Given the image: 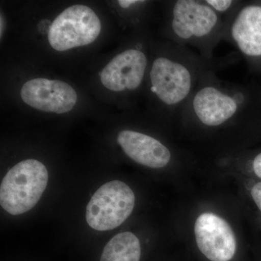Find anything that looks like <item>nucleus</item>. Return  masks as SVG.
<instances>
[{"label": "nucleus", "mask_w": 261, "mask_h": 261, "mask_svg": "<svg viewBox=\"0 0 261 261\" xmlns=\"http://www.w3.org/2000/svg\"><path fill=\"white\" fill-rule=\"evenodd\" d=\"M140 240L133 233H118L104 247L100 261H140Z\"/></svg>", "instance_id": "nucleus-12"}, {"label": "nucleus", "mask_w": 261, "mask_h": 261, "mask_svg": "<svg viewBox=\"0 0 261 261\" xmlns=\"http://www.w3.org/2000/svg\"><path fill=\"white\" fill-rule=\"evenodd\" d=\"M20 97L33 108L57 114L69 112L78 99L75 89L69 84L44 78L27 82L20 90Z\"/></svg>", "instance_id": "nucleus-10"}, {"label": "nucleus", "mask_w": 261, "mask_h": 261, "mask_svg": "<svg viewBox=\"0 0 261 261\" xmlns=\"http://www.w3.org/2000/svg\"><path fill=\"white\" fill-rule=\"evenodd\" d=\"M216 73L211 70L201 79L178 118L184 125L219 129L238 125L252 114L250 88L220 80Z\"/></svg>", "instance_id": "nucleus-2"}, {"label": "nucleus", "mask_w": 261, "mask_h": 261, "mask_svg": "<svg viewBox=\"0 0 261 261\" xmlns=\"http://www.w3.org/2000/svg\"><path fill=\"white\" fill-rule=\"evenodd\" d=\"M208 6L221 17L226 25L240 9L244 2L238 0H205Z\"/></svg>", "instance_id": "nucleus-13"}, {"label": "nucleus", "mask_w": 261, "mask_h": 261, "mask_svg": "<svg viewBox=\"0 0 261 261\" xmlns=\"http://www.w3.org/2000/svg\"><path fill=\"white\" fill-rule=\"evenodd\" d=\"M135 195L124 182L112 181L99 187L86 209V220L97 231L114 229L132 214Z\"/></svg>", "instance_id": "nucleus-5"}, {"label": "nucleus", "mask_w": 261, "mask_h": 261, "mask_svg": "<svg viewBox=\"0 0 261 261\" xmlns=\"http://www.w3.org/2000/svg\"><path fill=\"white\" fill-rule=\"evenodd\" d=\"M252 169L257 177L261 178V152L257 154L252 161Z\"/></svg>", "instance_id": "nucleus-15"}, {"label": "nucleus", "mask_w": 261, "mask_h": 261, "mask_svg": "<svg viewBox=\"0 0 261 261\" xmlns=\"http://www.w3.org/2000/svg\"><path fill=\"white\" fill-rule=\"evenodd\" d=\"M101 22L89 7L66 8L51 23L48 41L53 49L63 51L92 44L101 32Z\"/></svg>", "instance_id": "nucleus-6"}, {"label": "nucleus", "mask_w": 261, "mask_h": 261, "mask_svg": "<svg viewBox=\"0 0 261 261\" xmlns=\"http://www.w3.org/2000/svg\"><path fill=\"white\" fill-rule=\"evenodd\" d=\"M3 22H4V20H3V15H1V31H0V32H1V37H2V35H3V25H3Z\"/></svg>", "instance_id": "nucleus-17"}, {"label": "nucleus", "mask_w": 261, "mask_h": 261, "mask_svg": "<svg viewBox=\"0 0 261 261\" xmlns=\"http://www.w3.org/2000/svg\"><path fill=\"white\" fill-rule=\"evenodd\" d=\"M224 41L233 47L248 62L261 59V4L242 5L226 25Z\"/></svg>", "instance_id": "nucleus-8"}, {"label": "nucleus", "mask_w": 261, "mask_h": 261, "mask_svg": "<svg viewBox=\"0 0 261 261\" xmlns=\"http://www.w3.org/2000/svg\"><path fill=\"white\" fill-rule=\"evenodd\" d=\"M48 178L47 168L37 160H25L15 165L2 181V207L13 216L28 212L42 197Z\"/></svg>", "instance_id": "nucleus-4"}, {"label": "nucleus", "mask_w": 261, "mask_h": 261, "mask_svg": "<svg viewBox=\"0 0 261 261\" xmlns=\"http://www.w3.org/2000/svg\"><path fill=\"white\" fill-rule=\"evenodd\" d=\"M197 246L211 261H229L237 250V241L232 228L217 215L201 214L195 225Z\"/></svg>", "instance_id": "nucleus-9"}, {"label": "nucleus", "mask_w": 261, "mask_h": 261, "mask_svg": "<svg viewBox=\"0 0 261 261\" xmlns=\"http://www.w3.org/2000/svg\"><path fill=\"white\" fill-rule=\"evenodd\" d=\"M168 34L171 42L214 59L215 49L224 41L226 21L205 0H176L169 3Z\"/></svg>", "instance_id": "nucleus-3"}, {"label": "nucleus", "mask_w": 261, "mask_h": 261, "mask_svg": "<svg viewBox=\"0 0 261 261\" xmlns=\"http://www.w3.org/2000/svg\"><path fill=\"white\" fill-rule=\"evenodd\" d=\"M148 58L142 42L115 57L100 73L102 84L114 92L137 90L145 78Z\"/></svg>", "instance_id": "nucleus-7"}, {"label": "nucleus", "mask_w": 261, "mask_h": 261, "mask_svg": "<svg viewBox=\"0 0 261 261\" xmlns=\"http://www.w3.org/2000/svg\"><path fill=\"white\" fill-rule=\"evenodd\" d=\"M251 195L259 210L261 211V182L254 185L251 190Z\"/></svg>", "instance_id": "nucleus-14"}, {"label": "nucleus", "mask_w": 261, "mask_h": 261, "mask_svg": "<svg viewBox=\"0 0 261 261\" xmlns=\"http://www.w3.org/2000/svg\"><path fill=\"white\" fill-rule=\"evenodd\" d=\"M231 57L207 60L190 48L170 42L151 63L149 92L166 114L178 119L201 79L211 70L231 64L234 61Z\"/></svg>", "instance_id": "nucleus-1"}, {"label": "nucleus", "mask_w": 261, "mask_h": 261, "mask_svg": "<svg viewBox=\"0 0 261 261\" xmlns=\"http://www.w3.org/2000/svg\"><path fill=\"white\" fill-rule=\"evenodd\" d=\"M117 140L128 158L146 167L164 168L172 159L171 149L167 146L154 137L142 132L121 130Z\"/></svg>", "instance_id": "nucleus-11"}, {"label": "nucleus", "mask_w": 261, "mask_h": 261, "mask_svg": "<svg viewBox=\"0 0 261 261\" xmlns=\"http://www.w3.org/2000/svg\"><path fill=\"white\" fill-rule=\"evenodd\" d=\"M138 0H119L118 5L123 9H128L130 8L132 5L136 4Z\"/></svg>", "instance_id": "nucleus-16"}]
</instances>
